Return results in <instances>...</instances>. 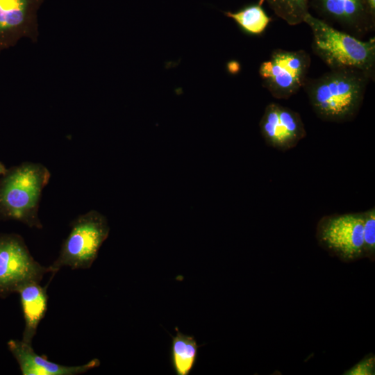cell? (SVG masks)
Listing matches in <instances>:
<instances>
[{"instance_id":"6da1fadb","label":"cell","mask_w":375,"mask_h":375,"mask_svg":"<svg viewBox=\"0 0 375 375\" xmlns=\"http://www.w3.org/2000/svg\"><path fill=\"white\" fill-rule=\"evenodd\" d=\"M366 73L353 69H333L307 78L303 88L316 116L323 121L353 120L362 106L369 82Z\"/></svg>"},{"instance_id":"7a4b0ae2","label":"cell","mask_w":375,"mask_h":375,"mask_svg":"<svg viewBox=\"0 0 375 375\" xmlns=\"http://www.w3.org/2000/svg\"><path fill=\"white\" fill-rule=\"evenodd\" d=\"M50 178L47 167L38 162L26 161L8 169L0 178V221L14 220L42 229L40 201Z\"/></svg>"},{"instance_id":"3957f363","label":"cell","mask_w":375,"mask_h":375,"mask_svg":"<svg viewBox=\"0 0 375 375\" xmlns=\"http://www.w3.org/2000/svg\"><path fill=\"white\" fill-rule=\"evenodd\" d=\"M312 33V50L330 69H353L375 76V38L362 40L327 24L310 12L304 21Z\"/></svg>"},{"instance_id":"277c9868","label":"cell","mask_w":375,"mask_h":375,"mask_svg":"<svg viewBox=\"0 0 375 375\" xmlns=\"http://www.w3.org/2000/svg\"><path fill=\"white\" fill-rule=\"evenodd\" d=\"M110 232L107 218L91 210L78 215L70 224V231L63 241L57 258L49 265L53 276L62 267L89 269Z\"/></svg>"},{"instance_id":"5b68a950","label":"cell","mask_w":375,"mask_h":375,"mask_svg":"<svg viewBox=\"0 0 375 375\" xmlns=\"http://www.w3.org/2000/svg\"><path fill=\"white\" fill-rule=\"evenodd\" d=\"M311 63L304 50H274L258 73L263 87L276 99H287L303 87Z\"/></svg>"},{"instance_id":"8992f818","label":"cell","mask_w":375,"mask_h":375,"mask_svg":"<svg viewBox=\"0 0 375 375\" xmlns=\"http://www.w3.org/2000/svg\"><path fill=\"white\" fill-rule=\"evenodd\" d=\"M47 273H51L49 267L34 259L20 235L0 234V298L16 292L26 282H41Z\"/></svg>"},{"instance_id":"52a82bcc","label":"cell","mask_w":375,"mask_h":375,"mask_svg":"<svg viewBox=\"0 0 375 375\" xmlns=\"http://www.w3.org/2000/svg\"><path fill=\"white\" fill-rule=\"evenodd\" d=\"M363 215L347 213L322 217L317 226L319 244L344 262L364 257Z\"/></svg>"},{"instance_id":"ba28073f","label":"cell","mask_w":375,"mask_h":375,"mask_svg":"<svg viewBox=\"0 0 375 375\" xmlns=\"http://www.w3.org/2000/svg\"><path fill=\"white\" fill-rule=\"evenodd\" d=\"M44 0H0V53L22 39L37 42L38 12Z\"/></svg>"},{"instance_id":"9c48e42d","label":"cell","mask_w":375,"mask_h":375,"mask_svg":"<svg viewBox=\"0 0 375 375\" xmlns=\"http://www.w3.org/2000/svg\"><path fill=\"white\" fill-rule=\"evenodd\" d=\"M319 19L361 39L374 31L375 14L367 0H310Z\"/></svg>"},{"instance_id":"30bf717a","label":"cell","mask_w":375,"mask_h":375,"mask_svg":"<svg viewBox=\"0 0 375 375\" xmlns=\"http://www.w3.org/2000/svg\"><path fill=\"white\" fill-rule=\"evenodd\" d=\"M259 126L265 142L281 151L294 148L306 135L300 115L276 103L266 106Z\"/></svg>"},{"instance_id":"8fae6325","label":"cell","mask_w":375,"mask_h":375,"mask_svg":"<svg viewBox=\"0 0 375 375\" xmlns=\"http://www.w3.org/2000/svg\"><path fill=\"white\" fill-rule=\"evenodd\" d=\"M8 348L17 362L22 375H78L97 367L100 361L94 358L77 366H66L49 360L44 355L35 352L32 344L23 340H10Z\"/></svg>"},{"instance_id":"7c38bea8","label":"cell","mask_w":375,"mask_h":375,"mask_svg":"<svg viewBox=\"0 0 375 375\" xmlns=\"http://www.w3.org/2000/svg\"><path fill=\"white\" fill-rule=\"evenodd\" d=\"M47 287L40 282L31 281L22 285L16 293L19 294L24 319L22 339L32 344L39 324L44 317L48 308Z\"/></svg>"},{"instance_id":"4fadbf2b","label":"cell","mask_w":375,"mask_h":375,"mask_svg":"<svg viewBox=\"0 0 375 375\" xmlns=\"http://www.w3.org/2000/svg\"><path fill=\"white\" fill-rule=\"evenodd\" d=\"M175 331L172 340V365L177 375H188L197 362L199 346L194 336L181 333L178 327Z\"/></svg>"},{"instance_id":"5bb4252c","label":"cell","mask_w":375,"mask_h":375,"mask_svg":"<svg viewBox=\"0 0 375 375\" xmlns=\"http://www.w3.org/2000/svg\"><path fill=\"white\" fill-rule=\"evenodd\" d=\"M224 15L232 19L243 32L251 35L262 33L270 22L259 3L246 6L235 12L227 11Z\"/></svg>"},{"instance_id":"9a60e30c","label":"cell","mask_w":375,"mask_h":375,"mask_svg":"<svg viewBox=\"0 0 375 375\" xmlns=\"http://www.w3.org/2000/svg\"><path fill=\"white\" fill-rule=\"evenodd\" d=\"M310 0H259L265 2L274 14L290 26L303 23L309 13Z\"/></svg>"},{"instance_id":"2e32d148","label":"cell","mask_w":375,"mask_h":375,"mask_svg":"<svg viewBox=\"0 0 375 375\" xmlns=\"http://www.w3.org/2000/svg\"><path fill=\"white\" fill-rule=\"evenodd\" d=\"M363 215V253L364 257L374 260L375 256V210L370 208Z\"/></svg>"},{"instance_id":"e0dca14e","label":"cell","mask_w":375,"mask_h":375,"mask_svg":"<svg viewBox=\"0 0 375 375\" xmlns=\"http://www.w3.org/2000/svg\"><path fill=\"white\" fill-rule=\"evenodd\" d=\"M371 11L375 14V0H367Z\"/></svg>"},{"instance_id":"ac0fdd59","label":"cell","mask_w":375,"mask_h":375,"mask_svg":"<svg viewBox=\"0 0 375 375\" xmlns=\"http://www.w3.org/2000/svg\"><path fill=\"white\" fill-rule=\"evenodd\" d=\"M7 169H8L6 167L4 164L0 162V175L4 174L6 172Z\"/></svg>"}]
</instances>
